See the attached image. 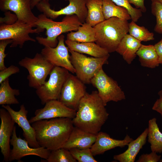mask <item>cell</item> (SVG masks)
<instances>
[{
  "label": "cell",
  "mask_w": 162,
  "mask_h": 162,
  "mask_svg": "<svg viewBox=\"0 0 162 162\" xmlns=\"http://www.w3.org/2000/svg\"><path fill=\"white\" fill-rule=\"evenodd\" d=\"M98 91L86 92L81 100L73 122L74 126L97 134L109 115Z\"/></svg>",
  "instance_id": "1"
},
{
  "label": "cell",
  "mask_w": 162,
  "mask_h": 162,
  "mask_svg": "<svg viewBox=\"0 0 162 162\" xmlns=\"http://www.w3.org/2000/svg\"><path fill=\"white\" fill-rule=\"evenodd\" d=\"M32 124L40 146L51 151L63 147L74 127L72 119L64 117L41 120Z\"/></svg>",
  "instance_id": "2"
},
{
  "label": "cell",
  "mask_w": 162,
  "mask_h": 162,
  "mask_svg": "<svg viewBox=\"0 0 162 162\" xmlns=\"http://www.w3.org/2000/svg\"><path fill=\"white\" fill-rule=\"evenodd\" d=\"M35 26L40 32L46 30V37L38 36V42L44 46L56 47L58 44V37L63 33L76 31L82 24L76 15H66L60 22H56L47 17L43 14L38 16Z\"/></svg>",
  "instance_id": "3"
},
{
  "label": "cell",
  "mask_w": 162,
  "mask_h": 162,
  "mask_svg": "<svg viewBox=\"0 0 162 162\" xmlns=\"http://www.w3.org/2000/svg\"><path fill=\"white\" fill-rule=\"evenodd\" d=\"M95 42L108 52L115 51L121 41L128 32V20L116 17L105 20L94 27Z\"/></svg>",
  "instance_id": "4"
},
{
  "label": "cell",
  "mask_w": 162,
  "mask_h": 162,
  "mask_svg": "<svg viewBox=\"0 0 162 162\" xmlns=\"http://www.w3.org/2000/svg\"><path fill=\"white\" fill-rule=\"evenodd\" d=\"M70 60L75 70L76 76L84 84L90 83L92 78L108 64L110 56L102 57H88L82 53L69 50Z\"/></svg>",
  "instance_id": "5"
},
{
  "label": "cell",
  "mask_w": 162,
  "mask_h": 162,
  "mask_svg": "<svg viewBox=\"0 0 162 162\" xmlns=\"http://www.w3.org/2000/svg\"><path fill=\"white\" fill-rule=\"evenodd\" d=\"M18 64L28 72L27 79L29 86L36 89L45 82L46 77L55 66L41 53H38L32 58L25 57L20 61Z\"/></svg>",
  "instance_id": "6"
},
{
  "label": "cell",
  "mask_w": 162,
  "mask_h": 162,
  "mask_svg": "<svg viewBox=\"0 0 162 162\" xmlns=\"http://www.w3.org/2000/svg\"><path fill=\"white\" fill-rule=\"evenodd\" d=\"M69 71L63 68L54 67L48 80L36 90L42 104L45 105L51 100H59L63 85L69 74Z\"/></svg>",
  "instance_id": "7"
},
{
  "label": "cell",
  "mask_w": 162,
  "mask_h": 162,
  "mask_svg": "<svg viewBox=\"0 0 162 162\" xmlns=\"http://www.w3.org/2000/svg\"><path fill=\"white\" fill-rule=\"evenodd\" d=\"M90 83L97 89L105 106L110 101L117 102L125 99L124 93L117 82L107 75L103 68L92 78Z\"/></svg>",
  "instance_id": "8"
},
{
  "label": "cell",
  "mask_w": 162,
  "mask_h": 162,
  "mask_svg": "<svg viewBox=\"0 0 162 162\" xmlns=\"http://www.w3.org/2000/svg\"><path fill=\"white\" fill-rule=\"evenodd\" d=\"M32 25L17 20L10 25L1 24L0 40L9 39L12 40L10 47H15L19 46L22 48L27 41L35 42L36 40L29 36L30 34L40 33L38 29H33Z\"/></svg>",
  "instance_id": "9"
},
{
  "label": "cell",
  "mask_w": 162,
  "mask_h": 162,
  "mask_svg": "<svg viewBox=\"0 0 162 162\" xmlns=\"http://www.w3.org/2000/svg\"><path fill=\"white\" fill-rule=\"evenodd\" d=\"M69 2L68 5L58 10L52 9L48 0H43L36 6L38 10L47 17L55 19L62 15H76L83 23L85 22L88 10L86 6L87 0H65Z\"/></svg>",
  "instance_id": "10"
},
{
  "label": "cell",
  "mask_w": 162,
  "mask_h": 162,
  "mask_svg": "<svg viewBox=\"0 0 162 162\" xmlns=\"http://www.w3.org/2000/svg\"><path fill=\"white\" fill-rule=\"evenodd\" d=\"M85 84L76 76L69 73L63 85L58 100L77 111L81 100L86 92Z\"/></svg>",
  "instance_id": "11"
},
{
  "label": "cell",
  "mask_w": 162,
  "mask_h": 162,
  "mask_svg": "<svg viewBox=\"0 0 162 162\" xmlns=\"http://www.w3.org/2000/svg\"><path fill=\"white\" fill-rule=\"evenodd\" d=\"M57 39L58 43L56 47L44 46L40 53L55 66L64 68L74 74L75 70L70 60L68 48L65 44L64 36L62 34Z\"/></svg>",
  "instance_id": "12"
},
{
  "label": "cell",
  "mask_w": 162,
  "mask_h": 162,
  "mask_svg": "<svg viewBox=\"0 0 162 162\" xmlns=\"http://www.w3.org/2000/svg\"><path fill=\"white\" fill-rule=\"evenodd\" d=\"M16 127L14 126L10 140L12 146L9 158V161L20 160L23 157L28 155H34L46 160L51 151L42 147L38 148L31 147L27 141L17 136Z\"/></svg>",
  "instance_id": "13"
},
{
  "label": "cell",
  "mask_w": 162,
  "mask_h": 162,
  "mask_svg": "<svg viewBox=\"0 0 162 162\" xmlns=\"http://www.w3.org/2000/svg\"><path fill=\"white\" fill-rule=\"evenodd\" d=\"M76 110L68 107L58 100H51L46 103L44 107L36 110L34 116L32 117L29 121L32 124L41 120L57 118L72 119L76 116Z\"/></svg>",
  "instance_id": "14"
},
{
  "label": "cell",
  "mask_w": 162,
  "mask_h": 162,
  "mask_svg": "<svg viewBox=\"0 0 162 162\" xmlns=\"http://www.w3.org/2000/svg\"><path fill=\"white\" fill-rule=\"evenodd\" d=\"M31 0H0V9L2 11H12L18 20L36 27L38 20L32 11Z\"/></svg>",
  "instance_id": "15"
},
{
  "label": "cell",
  "mask_w": 162,
  "mask_h": 162,
  "mask_svg": "<svg viewBox=\"0 0 162 162\" xmlns=\"http://www.w3.org/2000/svg\"><path fill=\"white\" fill-rule=\"evenodd\" d=\"M2 106L8 112L15 123L22 129V135L29 145L33 148L40 147L36 140L34 129L27 119L28 111L24 105L22 104L20 110L17 111L14 110L8 105H3Z\"/></svg>",
  "instance_id": "16"
},
{
  "label": "cell",
  "mask_w": 162,
  "mask_h": 162,
  "mask_svg": "<svg viewBox=\"0 0 162 162\" xmlns=\"http://www.w3.org/2000/svg\"><path fill=\"white\" fill-rule=\"evenodd\" d=\"M0 148L3 161H9L11 149L10 140L15 122L8 112L4 108L0 109Z\"/></svg>",
  "instance_id": "17"
},
{
  "label": "cell",
  "mask_w": 162,
  "mask_h": 162,
  "mask_svg": "<svg viewBox=\"0 0 162 162\" xmlns=\"http://www.w3.org/2000/svg\"><path fill=\"white\" fill-rule=\"evenodd\" d=\"M133 140L128 134L123 140H119L111 138L105 132L100 131L96 134L95 141L90 149L93 155L95 156L117 147H124Z\"/></svg>",
  "instance_id": "18"
},
{
  "label": "cell",
  "mask_w": 162,
  "mask_h": 162,
  "mask_svg": "<svg viewBox=\"0 0 162 162\" xmlns=\"http://www.w3.org/2000/svg\"><path fill=\"white\" fill-rule=\"evenodd\" d=\"M96 134L89 133L74 126L63 147L69 150L72 148H90L95 142Z\"/></svg>",
  "instance_id": "19"
},
{
  "label": "cell",
  "mask_w": 162,
  "mask_h": 162,
  "mask_svg": "<svg viewBox=\"0 0 162 162\" xmlns=\"http://www.w3.org/2000/svg\"><path fill=\"white\" fill-rule=\"evenodd\" d=\"M148 133V128H147L136 139L128 144V148L126 151L114 155L113 159L120 162H134L138 153L146 142Z\"/></svg>",
  "instance_id": "20"
},
{
  "label": "cell",
  "mask_w": 162,
  "mask_h": 162,
  "mask_svg": "<svg viewBox=\"0 0 162 162\" xmlns=\"http://www.w3.org/2000/svg\"><path fill=\"white\" fill-rule=\"evenodd\" d=\"M141 41L129 34H127L119 44L116 52L121 55L128 64L131 63L141 46Z\"/></svg>",
  "instance_id": "21"
},
{
  "label": "cell",
  "mask_w": 162,
  "mask_h": 162,
  "mask_svg": "<svg viewBox=\"0 0 162 162\" xmlns=\"http://www.w3.org/2000/svg\"><path fill=\"white\" fill-rule=\"evenodd\" d=\"M65 43L69 50L84 53L95 57L110 56L109 53L95 42L80 43L66 40Z\"/></svg>",
  "instance_id": "22"
},
{
  "label": "cell",
  "mask_w": 162,
  "mask_h": 162,
  "mask_svg": "<svg viewBox=\"0 0 162 162\" xmlns=\"http://www.w3.org/2000/svg\"><path fill=\"white\" fill-rule=\"evenodd\" d=\"M141 65L154 68L159 66V57L154 45L142 44L136 52Z\"/></svg>",
  "instance_id": "23"
},
{
  "label": "cell",
  "mask_w": 162,
  "mask_h": 162,
  "mask_svg": "<svg viewBox=\"0 0 162 162\" xmlns=\"http://www.w3.org/2000/svg\"><path fill=\"white\" fill-rule=\"evenodd\" d=\"M88 13L85 22L94 27L104 20L103 10V0H87Z\"/></svg>",
  "instance_id": "24"
},
{
  "label": "cell",
  "mask_w": 162,
  "mask_h": 162,
  "mask_svg": "<svg viewBox=\"0 0 162 162\" xmlns=\"http://www.w3.org/2000/svg\"><path fill=\"white\" fill-rule=\"evenodd\" d=\"M67 40L78 42H95V33L93 27L85 22L78 28L76 32L68 34Z\"/></svg>",
  "instance_id": "25"
},
{
  "label": "cell",
  "mask_w": 162,
  "mask_h": 162,
  "mask_svg": "<svg viewBox=\"0 0 162 162\" xmlns=\"http://www.w3.org/2000/svg\"><path fill=\"white\" fill-rule=\"evenodd\" d=\"M148 141L150 144L152 152L157 153L162 152V133L157 123V119L153 118L148 123Z\"/></svg>",
  "instance_id": "26"
},
{
  "label": "cell",
  "mask_w": 162,
  "mask_h": 162,
  "mask_svg": "<svg viewBox=\"0 0 162 162\" xmlns=\"http://www.w3.org/2000/svg\"><path fill=\"white\" fill-rule=\"evenodd\" d=\"M103 10L105 20L112 17L127 20L131 19L126 9L116 5L111 0H103Z\"/></svg>",
  "instance_id": "27"
},
{
  "label": "cell",
  "mask_w": 162,
  "mask_h": 162,
  "mask_svg": "<svg viewBox=\"0 0 162 162\" xmlns=\"http://www.w3.org/2000/svg\"><path fill=\"white\" fill-rule=\"evenodd\" d=\"M20 94L19 89H13L10 86L9 78L3 81L0 86V105L18 104L19 102L15 96Z\"/></svg>",
  "instance_id": "28"
},
{
  "label": "cell",
  "mask_w": 162,
  "mask_h": 162,
  "mask_svg": "<svg viewBox=\"0 0 162 162\" xmlns=\"http://www.w3.org/2000/svg\"><path fill=\"white\" fill-rule=\"evenodd\" d=\"M129 34L140 41L153 40L154 34L150 32L144 26H140L132 21L129 23Z\"/></svg>",
  "instance_id": "29"
},
{
  "label": "cell",
  "mask_w": 162,
  "mask_h": 162,
  "mask_svg": "<svg viewBox=\"0 0 162 162\" xmlns=\"http://www.w3.org/2000/svg\"><path fill=\"white\" fill-rule=\"evenodd\" d=\"M48 162H76L69 150L61 148L51 151L46 160Z\"/></svg>",
  "instance_id": "30"
},
{
  "label": "cell",
  "mask_w": 162,
  "mask_h": 162,
  "mask_svg": "<svg viewBox=\"0 0 162 162\" xmlns=\"http://www.w3.org/2000/svg\"><path fill=\"white\" fill-rule=\"evenodd\" d=\"M73 157L79 162H97L90 148H72L69 150Z\"/></svg>",
  "instance_id": "31"
},
{
  "label": "cell",
  "mask_w": 162,
  "mask_h": 162,
  "mask_svg": "<svg viewBox=\"0 0 162 162\" xmlns=\"http://www.w3.org/2000/svg\"><path fill=\"white\" fill-rule=\"evenodd\" d=\"M116 5L122 7L127 10L132 21L137 22L142 16L141 10L132 7L128 0H111Z\"/></svg>",
  "instance_id": "32"
},
{
  "label": "cell",
  "mask_w": 162,
  "mask_h": 162,
  "mask_svg": "<svg viewBox=\"0 0 162 162\" xmlns=\"http://www.w3.org/2000/svg\"><path fill=\"white\" fill-rule=\"evenodd\" d=\"M151 9L152 14L156 19V24L154 31L157 33L162 34V4L158 2H152Z\"/></svg>",
  "instance_id": "33"
},
{
  "label": "cell",
  "mask_w": 162,
  "mask_h": 162,
  "mask_svg": "<svg viewBox=\"0 0 162 162\" xmlns=\"http://www.w3.org/2000/svg\"><path fill=\"white\" fill-rule=\"evenodd\" d=\"M12 40L7 39L0 40V71L3 70L7 67L4 63V58L7 56L5 53V48L9 44H11Z\"/></svg>",
  "instance_id": "34"
},
{
  "label": "cell",
  "mask_w": 162,
  "mask_h": 162,
  "mask_svg": "<svg viewBox=\"0 0 162 162\" xmlns=\"http://www.w3.org/2000/svg\"><path fill=\"white\" fill-rule=\"evenodd\" d=\"M20 71L19 67L13 65L0 71V84L11 75L19 73Z\"/></svg>",
  "instance_id": "35"
},
{
  "label": "cell",
  "mask_w": 162,
  "mask_h": 162,
  "mask_svg": "<svg viewBox=\"0 0 162 162\" xmlns=\"http://www.w3.org/2000/svg\"><path fill=\"white\" fill-rule=\"evenodd\" d=\"M161 155L152 152L149 154H142L140 155L137 162H157L161 159Z\"/></svg>",
  "instance_id": "36"
},
{
  "label": "cell",
  "mask_w": 162,
  "mask_h": 162,
  "mask_svg": "<svg viewBox=\"0 0 162 162\" xmlns=\"http://www.w3.org/2000/svg\"><path fill=\"white\" fill-rule=\"evenodd\" d=\"M4 17H1V24L10 25L15 23L18 20L17 16L15 14L10 13V11L5 12Z\"/></svg>",
  "instance_id": "37"
},
{
  "label": "cell",
  "mask_w": 162,
  "mask_h": 162,
  "mask_svg": "<svg viewBox=\"0 0 162 162\" xmlns=\"http://www.w3.org/2000/svg\"><path fill=\"white\" fill-rule=\"evenodd\" d=\"M159 98L154 103L152 107V109L160 114L162 117V90L158 92Z\"/></svg>",
  "instance_id": "38"
},
{
  "label": "cell",
  "mask_w": 162,
  "mask_h": 162,
  "mask_svg": "<svg viewBox=\"0 0 162 162\" xmlns=\"http://www.w3.org/2000/svg\"><path fill=\"white\" fill-rule=\"evenodd\" d=\"M130 4L134 5L136 8L140 9L142 12L146 11L147 9L144 4L145 0H128Z\"/></svg>",
  "instance_id": "39"
},
{
  "label": "cell",
  "mask_w": 162,
  "mask_h": 162,
  "mask_svg": "<svg viewBox=\"0 0 162 162\" xmlns=\"http://www.w3.org/2000/svg\"><path fill=\"white\" fill-rule=\"evenodd\" d=\"M154 45L159 57L160 64H162V38Z\"/></svg>",
  "instance_id": "40"
},
{
  "label": "cell",
  "mask_w": 162,
  "mask_h": 162,
  "mask_svg": "<svg viewBox=\"0 0 162 162\" xmlns=\"http://www.w3.org/2000/svg\"><path fill=\"white\" fill-rule=\"evenodd\" d=\"M43 0H31V9H33L41 1ZM49 1L50 0H48Z\"/></svg>",
  "instance_id": "41"
},
{
  "label": "cell",
  "mask_w": 162,
  "mask_h": 162,
  "mask_svg": "<svg viewBox=\"0 0 162 162\" xmlns=\"http://www.w3.org/2000/svg\"><path fill=\"white\" fill-rule=\"evenodd\" d=\"M152 2H160L162 4V0H151Z\"/></svg>",
  "instance_id": "42"
},
{
  "label": "cell",
  "mask_w": 162,
  "mask_h": 162,
  "mask_svg": "<svg viewBox=\"0 0 162 162\" xmlns=\"http://www.w3.org/2000/svg\"><path fill=\"white\" fill-rule=\"evenodd\" d=\"M159 162H162V159H160V160Z\"/></svg>",
  "instance_id": "43"
},
{
  "label": "cell",
  "mask_w": 162,
  "mask_h": 162,
  "mask_svg": "<svg viewBox=\"0 0 162 162\" xmlns=\"http://www.w3.org/2000/svg\"></svg>",
  "instance_id": "44"
}]
</instances>
